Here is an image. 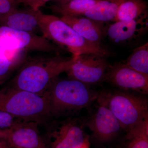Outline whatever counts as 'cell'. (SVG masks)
Segmentation results:
<instances>
[{
  "label": "cell",
  "mask_w": 148,
  "mask_h": 148,
  "mask_svg": "<svg viewBox=\"0 0 148 148\" xmlns=\"http://www.w3.org/2000/svg\"><path fill=\"white\" fill-rule=\"evenodd\" d=\"M78 56L64 57L56 53L44 56L26 55L10 87L43 95L58 75L71 66Z\"/></svg>",
  "instance_id": "cell-1"
},
{
  "label": "cell",
  "mask_w": 148,
  "mask_h": 148,
  "mask_svg": "<svg viewBox=\"0 0 148 148\" xmlns=\"http://www.w3.org/2000/svg\"><path fill=\"white\" fill-rule=\"evenodd\" d=\"M37 16L42 36L72 55L93 53L105 57L110 55L106 48L86 40L58 16L40 10L37 11Z\"/></svg>",
  "instance_id": "cell-2"
},
{
  "label": "cell",
  "mask_w": 148,
  "mask_h": 148,
  "mask_svg": "<svg viewBox=\"0 0 148 148\" xmlns=\"http://www.w3.org/2000/svg\"><path fill=\"white\" fill-rule=\"evenodd\" d=\"M46 92L51 115L56 117L87 108L97 100L99 93L88 85L70 78L56 79Z\"/></svg>",
  "instance_id": "cell-3"
},
{
  "label": "cell",
  "mask_w": 148,
  "mask_h": 148,
  "mask_svg": "<svg viewBox=\"0 0 148 148\" xmlns=\"http://www.w3.org/2000/svg\"><path fill=\"white\" fill-rule=\"evenodd\" d=\"M144 95L125 90L103 91L97 100L112 112L127 132L148 119V99Z\"/></svg>",
  "instance_id": "cell-4"
},
{
  "label": "cell",
  "mask_w": 148,
  "mask_h": 148,
  "mask_svg": "<svg viewBox=\"0 0 148 148\" xmlns=\"http://www.w3.org/2000/svg\"><path fill=\"white\" fill-rule=\"evenodd\" d=\"M0 110L24 121L44 122L51 116L47 94L9 87L0 91Z\"/></svg>",
  "instance_id": "cell-5"
},
{
  "label": "cell",
  "mask_w": 148,
  "mask_h": 148,
  "mask_svg": "<svg viewBox=\"0 0 148 148\" xmlns=\"http://www.w3.org/2000/svg\"><path fill=\"white\" fill-rule=\"evenodd\" d=\"M63 49L42 35L0 25V50L60 54Z\"/></svg>",
  "instance_id": "cell-6"
},
{
  "label": "cell",
  "mask_w": 148,
  "mask_h": 148,
  "mask_svg": "<svg viewBox=\"0 0 148 148\" xmlns=\"http://www.w3.org/2000/svg\"><path fill=\"white\" fill-rule=\"evenodd\" d=\"M84 121L75 118L53 121L47 125L46 139L49 148H79L89 139L84 130Z\"/></svg>",
  "instance_id": "cell-7"
},
{
  "label": "cell",
  "mask_w": 148,
  "mask_h": 148,
  "mask_svg": "<svg viewBox=\"0 0 148 148\" xmlns=\"http://www.w3.org/2000/svg\"><path fill=\"white\" fill-rule=\"evenodd\" d=\"M110 67L105 57L85 53L78 56L66 72L70 78L89 85L105 81Z\"/></svg>",
  "instance_id": "cell-8"
},
{
  "label": "cell",
  "mask_w": 148,
  "mask_h": 148,
  "mask_svg": "<svg viewBox=\"0 0 148 148\" xmlns=\"http://www.w3.org/2000/svg\"><path fill=\"white\" fill-rule=\"evenodd\" d=\"M84 123L92 132L93 139L101 144L110 143L123 131L112 112L99 103L95 112L84 121Z\"/></svg>",
  "instance_id": "cell-9"
},
{
  "label": "cell",
  "mask_w": 148,
  "mask_h": 148,
  "mask_svg": "<svg viewBox=\"0 0 148 148\" xmlns=\"http://www.w3.org/2000/svg\"><path fill=\"white\" fill-rule=\"evenodd\" d=\"M105 81L125 91L146 95L148 93V76L136 71L124 64L110 66Z\"/></svg>",
  "instance_id": "cell-10"
},
{
  "label": "cell",
  "mask_w": 148,
  "mask_h": 148,
  "mask_svg": "<svg viewBox=\"0 0 148 148\" xmlns=\"http://www.w3.org/2000/svg\"><path fill=\"white\" fill-rule=\"evenodd\" d=\"M148 30V15H146L131 20L114 22L104 28V34L113 42L127 44L140 39Z\"/></svg>",
  "instance_id": "cell-11"
},
{
  "label": "cell",
  "mask_w": 148,
  "mask_h": 148,
  "mask_svg": "<svg viewBox=\"0 0 148 148\" xmlns=\"http://www.w3.org/2000/svg\"><path fill=\"white\" fill-rule=\"evenodd\" d=\"M38 123L19 120L10 130L7 141L12 148H49L38 129Z\"/></svg>",
  "instance_id": "cell-12"
},
{
  "label": "cell",
  "mask_w": 148,
  "mask_h": 148,
  "mask_svg": "<svg viewBox=\"0 0 148 148\" xmlns=\"http://www.w3.org/2000/svg\"><path fill=\"white\" fill-rule=\"evenodd\" d=\"M37 11L29 8H16L8 13L0 14V25L24 32H40Z\"/></svg>",
  "instance_id": "cell-13"
},
{
  "label": "cell",
  "mask_w": 148,
  "mask_h": 148,
  "mask_svg": "<svg viewBox=\"0 0 148 148\" xmlns=\"http://www.w3.org/2000/svg\"><path fill=\"white\" fill-rule=\"evenodd\" d=\"M60 18L86 40L101 45L104 28L101 22L81 16H61Z\"/></svg>",
  "instance_id": "cell-14"
},
{
  "label": "cell",
  "mask_w": 148,
  "mask_h": 148,
  "mask_svg": "<svg viewBox=\"0 0 148 148\" xmlns=\"http://www.w3.org/2000/svg\"><path fill=\"white\" fill-rule=\"evenodd\" d=\"M123 0H100L88 10L83 15L94 21H114Z\"/></svg>",
  "instance_id": "cell-15"
},
{
  "label": "cell",
  "mask_w": 148,
  "mask_h": 148,
  "mask_svg": "<svg viewBox=\"0 0 148 148\" xmlns=\"http://www.w3.org/2000/svg\"><path fill=\"white\" fill-rule=\"evenodd\" d=\"M148 15L145 0H123L114 21H125Z\"/></svg>",
  "instance_id": "cell-16"
},
{
  "label": "cell",
  "mask_w": 148,
  "mask_h": 148,
  "mask_svg": "<svg viewBox=\"0 0 148 148\" xmlns=\"http://www.w3.org/2000/svg\"><path fill=\"white\" fill-rule=\"evenodd\" d=\"M100 0H72L62 5H52L48 8L61 16H76L84 14Z\"/></svg>",
  "instance_id": "cell-17"
},
{
  "label": "cell",
  "mask_w": 148,
  "mask_h": 148,
  "mask_svg": "<svg viewBox=\"0 0 148 148\" xmlns=\"http://www.w3.org/2000/svg\"><path fill=\"white\" fill-rule=\"evenodd\" d=\"M26 56V53L19 51L0 50V81L3 82L11 72L18 68Z\"/></svg>",
  "instance_id": "cell-18"
},
{
  "label": "cell",
  "mask_w": 148,
  "mask_h": 148,
  "mask_svg": "<svg viewBox=\"0 0 148 148\" xmlns=\"http://www.w3.org/2000/svg\"><path fill=\"white\" fill-rule=\"evenodd\" d=\"M124 148H148V119L126 132Z\"/></svg>",
  "instance_id": "cell-19"
},
{
  "label": "cell",
  "mask_w": 148,
  "mask_h": 148,
  "mask_svg": "<svg viewBox=\"0 0 148 148\" xmlns=\"http://www.w3.org/2000/svg\"><path fill=\"white\" fill-rule=\"evenodd\" d=\"M124 64L136 71L148 76V43L135 49Z\"/></svg>",
  "instance_id": "cell-20"
},
{
  "label": "cell",
  "mask_w": 148,
  "mask_h": 148,
  "mask_svg": "<svg viewBox=\"0 0 148 148\" xmlns=\"http://www.w3.org/2000/svg\"><path fill=\"white\" fill-rule=\"evenodd\" d=\"M19 120L10 114L0 110V130L11 129Z\"/></svg>",
  "instance_id": "cell-21"
},
{
  "label": "cell",
  "mask_w": 148,
  "mask_h": 148,
  "mask_svg": "<svg viewBox=\"0 0 148 148\" xmlns=\"http://www.w3.org/2000/svg\"><path fill=\"white\" fill-rule=\"evenodd\" d=\"M51 0H17L18 5L21 4L28 8L34 11L40 10V8L45 6Z\"/></svg>",
  "instance_id": "cell-22"
},
{
  "label": "cell",
  "mask_w": 148,
  "mask_h": 148,
  "mask_svg": "<svg viewBox=\"0 0 148 148\" xmlns=\"http://www.w3.org/2000/svg\"><path fill=\"white\" fill-rule=\"evenodd\" d=\"M16 0H0V14H5L17 8Z\"/></svg>",
  "instance_id": "cell-23"
},
{
  "label": "cell",
  "mask_w": 148,
  "mask_h": 148,
  "mask_svg": "<svg viewBox=\"0 0 148 148\" xmlns=\"http://www.w3.org/2000/svg\"><path fill=\"white\" fill-rule=\"evenodd\" d=\"M10 130H0V139L7 140Z\"/></svg>",
  "instance_id": "cell-24"
},
{
  "label": "cell",
  "mask_w": 148,
  "mask_h": 148,
  "mask_svg": "<svg viewBox=\"0 0 148 148\" xmlns=\"http://www.w3.org/2000/svg\"><path fill=\"white\" fill-rule=\"evenodd\" d=\"M0 148H12L6 139H0Z\"/></svg>",
  "instance_id": "cell-25"
},
{
  "label": "cell",
  "mask_w": 148,
  "mask_h": 148,
  "mask_svg": "<svg viewBox=\"0 0 148 148\" xmlns=\"http://www.w3.org/2000/svg\"><path fill=\"white\" fill-rule=\"evenodd\" d=\"M90 148V142L89 138L85 141V142L79 148Z\"/></svg>",
  "instance_id": "cell-26"
},
{
  "label": "cell",
  "mask_w": 148,
  "mask_h": 148,
  "mask_svg": "<svg viewBox=\"0 0 148 148\" xmlns=\"http://www.w3.org/2000/svg\"><path fill=\"white\" fill-rule=\"evenodd\" d=\"M71 1H72V0H56L54 1L56 3V5H62L66 3Z\"/></svg>",
  "instance_id": "cell-27"
},
{
  "label": "cell",
  "mask_w": 148,
  "mask_h": 148,
  "mask_svg": "<svg viewBox=\"0 0 148 148\" xmlns=\"http://www.w3.org/2000/svg\"><path fill=\"white\" fill-rule=\"evenodd\" d=\"M1 82H2L1 81H0V84L1 83Z\"/></svg>",
  "instance_id": "cell-28"
},
{
  "label": "cell",
  "mask_w": 148,
  "mask_h": 148,
  "mask_svg": "<svg viewBox=\"0 0 148 148\" xmlns=\"http://www.w3.org/2000/svg\"><path fill=\"white\" fill-rule=\"evenodd\" d=\"M53 1H56V0H53Z\"/></svg>",
  "instance_id": "cell-29"
},
{
  "label": "cell",
  "mask_w": 148,
  "mask_h": 148,
  "mask_svg": "<svg viewBox=\"0 0 148 148\" xmlns=\"http://www.w3.org/2000/svg\"><path fill=\"white\" fill-rule=\"evenodd\" d=\"M16 1H17V0H16ZM17 3H18V2H17Z\"/></svg>",
  "instance_id": "cell-30"
}]
</instances>
